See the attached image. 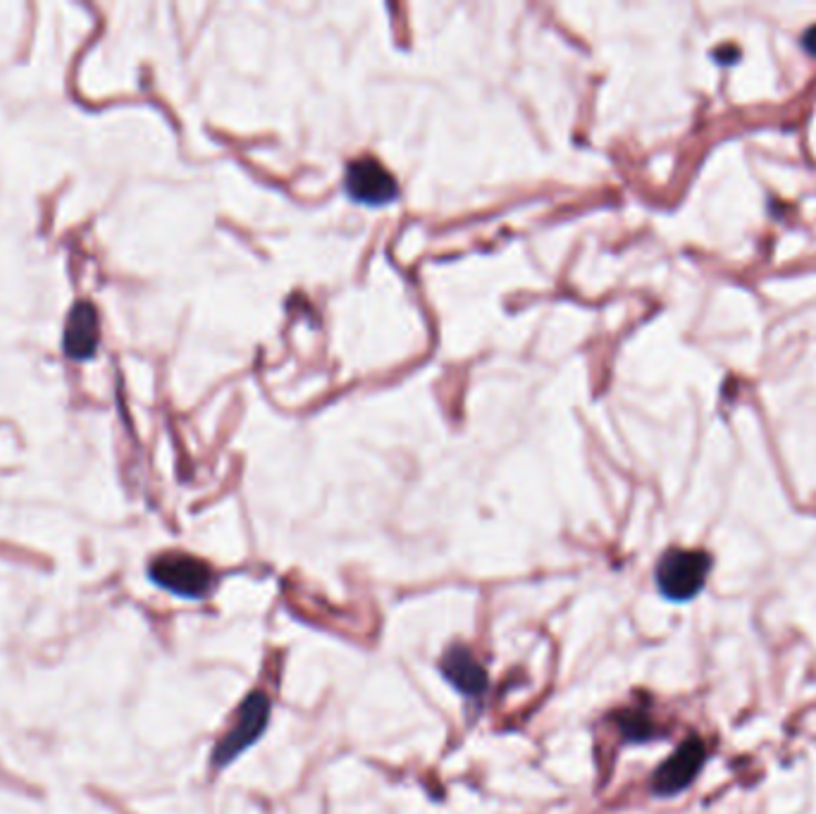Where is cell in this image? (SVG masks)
I'll return each mask as SVG.
<instances>
[{
	"label": "cell",
	"instance_id": "obj_7",
	"mask_svg": "<svg viewBox=\"0 0 816 814\" xmlns=\"http://www.w3.org/2000/svg\"><path fill=\"white\" fill-rule=\"evenodd\" d=\"M439 669H442V676L453 691H459L470 700H478L488 691V671L476 660V654L463 645H451L442 654Z\"/></svg>",
	"mask_w": 816,
	"mask_h": 814
},
{
	"label": "cell",
	"instance_id": "obj_8",
	"mask_svg": "<svg viewBox=\"0 0 816 814\" xmlns=\"http://www.w3.org/2000/svg\"><path fill=\"white\" fill-rule=\"evenodd\" d=\"M621 731L625 735V741H633V743L635 741L642 743V741L652 739V724L642 714H623L621 716Z\"/></svg>",
	"mask_w": 816,
	"mask_h": 814
},
{
	"label": "cell",
	"instance_id": "obj_6",
	"mask_svg": "<svg viewBox=\"0 0 816 814\" xmlns=\"http://www.w3.org/2000/svg\"><path fill=\"white\" fill-rule=\"evenodd\" d=\"M101 342V323H99V311L89 302H80L72 306L68 323H65V337H62V349L74 362H86V358L96 356Z\"/></svg>",
	"mask_w": 816,
	"mask_h": 814
},
{
	"label": "cell",
	"instance_id": "obj_2",
	"mask_svg": "<svg viewBox=\"0 0 816 814\" xmlns=\"http://www.w3.org/2000/svg\"><path fill=\"white\" fill-rule=\"evenodd\" d=\"M151 581L184 600H203L213 588V571L203 559L184 552H165L149 567Z\"/></svg>",
	"mask_w": 816,
	"mask_h": 814
},
{
	"label": "cell",
	"instance_id": "obj_3",
	"mask_svg": "<svg viewBox=\"0 0 816 814\" xmlns=\"http://www.w3.org/2000/svg\"><path fill=\"white\" fill-rule=\"evenodd\" d=\"M344 192L360 206L382 208L399 199V182L375 155H358L344 170Z\"/></svg>",
	"mask_w": 816,
	"mask_h": 814
},
{
	"label": "cell",
	"instance_id": "obj_5",
	"mask_svg": "<svg viewBox=\"0 0 816 814\" xmlns=\"http://www.w3.org/2000/svg\"><path fill=\"white\" fill-rule=\"evenodd\" d=\"M704 760H707V750H704V743L700 739H687L685 743L679 745L676 753H673L654 772L652 793L659 795V797L679 795L681 791H685L697 779Z\"/></svg>",
	"mask_w": 816,
	"mask_h": 814
},
{
	"label": "cell",
	"instance_id": "obj_4",
	"mask_svg": "<svg viewBox=\"0 0 816 814\" xmlns=\"http://www.w3.org/2000/svg\"><path fill=\"white\" fill-rule=\"evenodd\" d=\"M271 719V700L263 693H251L234 716V724L213 750V766H227L237 760L244 750L254 745Z\"/></svg>",
	"mask_w": 816,
	"mask_h": 814
},
{
	"label": "cell",
	"instance_id": "obj_9",
	"mask_svg": "<svg viewBox=\"0 0 816 814\" xmlns=\"http://www.w3.org/2000/svg\"><path fill=\"white\" fill-rule=\"evenodd\" d=\"M803 49L809 53V55H816V24L809 27L805 34H803Z\"/></svg>",
	"mask_w": 816,
	"mask_h": 814
},
{
	"label": "cell",
	"instance_id": "obj_1",
	"mask_svg": "<svg viewBox=\"0 0 816 814\" xmlns=\"http://www.w3.org/2000/svg\"><path fill=\"white\" fill-rule=\"evenodd\" d=\"M712 557L704 550H683L673 547L656 563V588L671 602H690L707 586Z\"/></svg>",
	"mask_w": 816,
	"mask_h": 814
}]
</instances>
